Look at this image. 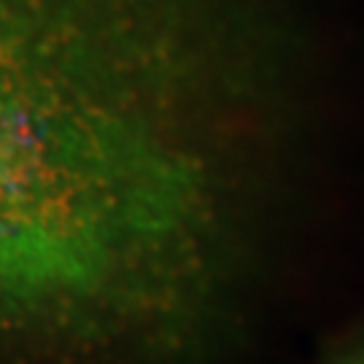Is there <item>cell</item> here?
Wrapping results in <instances>:
<instances>
[{
	"mask_svg": "<svg viewBox=\"0 0 364 364\" xmlns=\"http://www.w3.org/2000/svg\"><path fill=\"white\" fill-rule=\"evenodd\" d=\"M316 364H364V321L335 340Z\"/></svg>",
	"mask_w": 364,
	"mask_h": 364,
	"instance_id": "cell-2",
	"label": "cell"
},
{
	"mask_svg": "<svg viewBox=\"0 0 364 364\" xmlns=\"http://www.w3.org/2000/svg\"><path fill=\"white\" fill-rule=\"evenodd\" d=\"M324 100L305 0H0V364H240Z\"/></svg>",
	"mask_w": 364,
	"mask_h": 364,
	"instance_id": "cell-1",
	"label": "cell"
}]
</instances>
